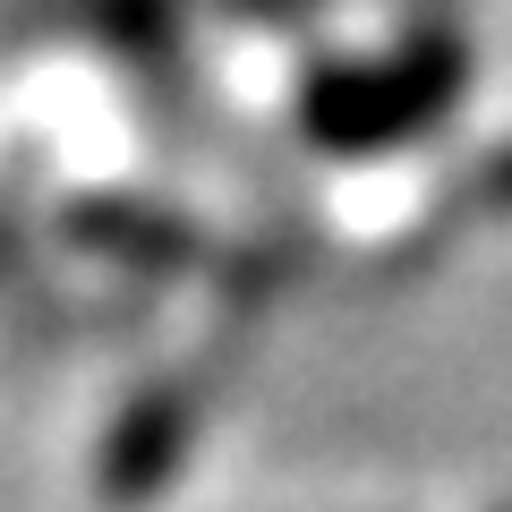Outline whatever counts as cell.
Returning a JSON list of instances; mask_svg holds the SVG:
<instances>
[{
    "label": "cell",
    "mask_w": 512,
    "mask_h": 512,
    "mask_svg": "<svg viewBox=\"0 0 512 512\" xmlns=\"http://www.w3.org/2000/svg\"><path fill=\"white\" fill-rule=\"evenodd\" d=\"M461 77V43H419V52L384 60V69H342L308 86V137L316 146H393L410 128H427L444 103H453Z\"/></svg>",
    "instance_id": "1"
},
{
    "label": "cell",
    "mask_w": 512,
    "mask_h": 512,
    "mask_svg": "<svg viewBox=\"0 0 512 512\" xmlns=\"http://www.w3.org/2000/svg\"><path fill=\"white\" fill-rule=\"evenodd\" d=\"M180 444H188V393H137V410L111 427L103 487H111V495H146V487H163L171 461H180Z\"/></svg>",
    "instance_id": "2"
}]
</instances>
